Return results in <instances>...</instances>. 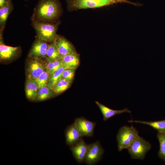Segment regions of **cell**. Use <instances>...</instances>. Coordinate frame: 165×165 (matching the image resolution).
<instances>
[{"label": "cell", "mask_w": 165, "mask_h": 165, "mask_svg": "<svg viewBox=\"0 0 165 165\" xmlns=\"http://www.w3.org/2000/svg\"><path fill=\"white\" fill-rule=\"evenodd\" d=\"M50 75L47 70L35 79L38 86V88L47 85Z\"/></svg>", "instance_id": "25"}, {"label": "cell", "mask_w": 165, "mask_h": 165, "mask_svg": "<svg viewBox=\"0 0 165 165\" xmlns=\"http://www.w3.org/2000/svg\"><path fill=\"white\" fill-rule=\"evenodd\" d=\"M75 69H65L63 72L60 79H64L72 82L73 80Z\"/></svg>", "instance_id": "26"}, {"label": "cell", "mask_w": 165, "mask_h": 165, "mask_svg": "<svg viewBox=\"0 0 165 165\" xmlns=\"http://www.w3.org/2000/svg\"><path fill=\"white\" fill-rule=\"evenodd\" d=\"M64 69L62 67L51 75L49 79L47 85L52 88L54 85L60 79L61 74Z\"/></svg>", "instance_id": "24"}, {"label": "cell", "mask_w": 165, "mask_h": 165, "mask_svg": "<svg viewBox=\"0 0 165 165\" xmlns=\"http://www.w3.org/2000/svg\"><path fill=\"white\" fill-rule=\"evenodd\" d=\"M46 63L47 71L50 75L62 67L61 58Z\"/></svg>", "instance_id": "23"}, {"label": "cell", "mask_w": 165, "mask_h": 165, "mask_svg": "<svg viewBox=\"0 0 165 165\" xmlns=\"http://www.w3.org/2000/svg\"><path fill=\"white\" fill-rule=\"evenodd\" d=\"M32 24L38 37L47 42L54 41L57 35V24L32 22Z\"/></svg>", "instance_id": "3"}, {"label": "cell", "mask_w": 165, "mask_h": 165, "mask_svg": "<svg viewBox=\"0 0 165 165\" xmlns=\"http://www.w3.org/2000/svg\"><path fill=\"white\" fill-rule=\"evenodd\" d=\"M54 42L61 58L69 53L76 52L72 45L61 35H57Z\"/></svg>", "instance_id": "10"}, {"label": "cell", "mask_w": 165, "mask_h": 165, "mask_svg": "<svg viewBox=\"0 0 165 165\" xmlns=\"http://www.w3.org/2000/svg\"><path fill=\"white\" fill-rule=\"evenodd\" d=\"M130 123H136L146 124L151 127L157 130L158 132H165V119L155 121H143L131 120L128 121Z\"/></svg>", "instance_id": "19"}, {"label": "cell", "mask_w": 165, "mask_h": 165, "mask_svg": "<svg viewBox=\"0 0 165 165\" xmlns=\"http://www.w3.org/2000/svg\"><path fill=\"white\" fill-rule=\"evenodd\" d=\"M74 123L82 137L93 136L95 122L89 121L83 117H80L76 118Z\"/></svg>", "instance_id": "9"}, {"label": "cell", "mask_w": 165, "mask_h": 165, "mask_svg": "<svg viewBox=\"0 0 165 165\" xmlns=\"http://www.w3.org/2000/svg\"><path fill=\"white\" fill-rule=\"evenodd\" d=\"M24 1H28V0H23Z\"/></svg>", "instance_id": "28"}, {"label": "cell", "mask_w": 165, "mask_h": 165, "mask_svg": "<svg viewBox=\"0 0 165 165\" xmlns=\"http://www.w3.org/2000/svg\"><path fill=\"white\" fill-rule=\"evenodd\" d=\"M61 58V57L58 50L54 41L49 46L46 58V62L54 61Z\"/></svg>", "instance_id": "20"}, {"label": "cell", "mask_w": 165, "mask_h": 165, "mask_svg": "<svg viewBox=\"0 0 165 165\" xmlns=\"http://www.w3.org/2000/svg\"><path fill=\"white\" fill-rule=\"evenodd\" d=\"M29 61L27 69L28 78L35 79L47 70L46 63L38 57H32Z\"/></svg>", "instance_id": "6"}, {"label": "cell", "mask_w": 165, "mask_h": 165, "mask_svg": "<svg viewBox=\"0 0 165 165\" xmlns=\"http://www.w3.org/2000/svg\"><path fill=\"white\" fill-rule=\"evenodd\" d=\"M47 42L37 37L32 45L29 56L30 57L46 59L49 46Z\"/></svg>", "instance_id": "8"}, {"label": "cell", "mask_w": 165, "mask_h": 165, "mask_svg": "<svg viewBox=\"0 0 165 165\" xmlns=\"http://www.w3.org/2000/svg\"><path fill=\"white\" fill-rule=\"evenodd\" d=\"M61 12L59 0H39L34 9L32 22L53 23Z\"/></svg>", "instance_id": "1"}, {"label": "cell", "mask_w": 165, "mask_h": 165, "mask_svg": "<svg viewBox=\"0 0 165 165\" xmlns=\"http://www.w3.org/2000/svg\"><path fill=\"white\" fill-rule=\"evenodd\" d=\"M104 149L98 141L89 144L84 162L88 165H93L101 160Z\"/></svg>", "instance_id": "7"}, {"label": "cell", "mask_w": 165, "mask_h": 165, "mask_svg": "<svg viewBox=\"0 0 165 165\" xmlns=\"http://www.w3.org/2000/svg\"><path fill=\"white\" fill-rule=\"evenodd\" d=\"M138 131L133 126H125L121 127L116 136L118 150L127 149L138 136Z\"/></svg>", "instance_id": "4"}, {"label": "cell", "mask_w": 165, "mask_h": 165, "mask_svg": "<svg viewBox=\"0 0 165 165\" xmlns=\"http://www.w3.org/2000/svg\"><path fill=\"white\" fill-rule=\"evenodd\" d=\"M71 83L66 80L60 79L54 85L52 88L57 95L67 89L70 86Z\"/></svg>", "instance_id": "22"}, {"label": "cell", "mask_w": 165, "mask_h": 165, "mask_svg": "<svg viewBox=\"0 0 165 165\" xmlns=\"http://www.w3.org/2000/svg\"><path fill=\"white\" fill-rule=\"evenodd\" d=\"M56 95H57L54 90L47 85L38 89L35 101H45Z\"/></svg>", "instance_id": "17"}, {"label": "cell", "mask_w": 165, "mask_h": 165, "mask_svg": "<svg viewBox=\"0 0 165 165\" xmlns=\"http://www.w3.org/2000/svg\"><path fill=\"white\" fill-rule=\"evenodd\" d=\"M151 147V145L148 141L138 136L127 149L131 158L143 160Z\"/></svg>", "instance_id": "5"}, {"label": "cell", "mask_w": 165, "mask_h": 165, "mask_svg": "<svg viewBox=\"0 0 165 165\" xmlns=\"http://www.w3.org/2000/svg\"><path fill=\"white\" fill-rule=\"evenodd\" d=\"M38 88V84L35 79L27 78L25 85V94L28 99L31 101L35 100Z\"/></svg>", "instance_id": "16"}, {"label": "cell", "mask_w": 165, "mask_h": 165, "mask_svg": "<svg viewBox=\"0 0 165 165\" xmlns=\"http://www.w3.org/2000/svg\"><path fill=\"white\" fill-rule=\"evenodd\" d=\"M9 0H0V8L6 5Z\"/></svg>", "instance_id": "27"}, {"label": "cell", "mask_w": 165, "mask_h": 165, "mask_svg": "<svg viewBox=\"0 0 165 165\" xmlns=\"http://www.w3.org/2000/svg\"><path fill=\"white\" fill-rule=\"evenodd\" d=\"M20 51L19 47H13L4 44L3 42L0 44V59L1 60H12L16 57Z\"/></svg>", "instance_id": "13"}, {"label": "cell", "mask_w": 165, "mask_h": 165, "mask_svg": "<svg viewBox=\"0 0 165 165\" xmlns=\"http://www.w3.org/2000/svg\"><path fill=\"white\" fill-rule=\"evenodd\" d=\"M13 9V5L11 0L0 8V29L2 31L5 28L7 18Z\"/></svg>", "instance_id": "18"}, {"label": "cell", "mask_w": 165, "mask_h": 165, "mask_svg": "<svg viewBox=\"0 0 165 165\" xmlns=\"http://www.w3.org/2000/svg\"><path fill=\"white\" fill-rule=\"evenodd\" d=\"M95 103L100 108L103 116V120L105 121L107 120L114 116L125 112L131 113V111L127 108L120 110H114L111 109L105 105L102 104L97 101Z\"/></svg>", "instance_id": "15"}, {"label": "cell", "mask_w": 165, "mask_h": 165, "mask_svg": "<svg viewBox=\"0 0 165 165\" xmlns=\"http://www.w3.org/2000/svg\"><path fill=\"white\" fill-rule=\"evenodd\" d=\"M67 9L69 11L81 9L96 8L106 6L118 3H127L135 6L142 4L128 0H65Z\"/></svg>", "instance_id": "2"}, {"label": "cell", "mask_w": 165, "mask_h": 165, "mask_svg": "<svg viewBox=\"0 0 165 165\" xmlns=\"http://www.w3.org/2000/svg\"><path fill=\"white\" fill-rule=\"evenodd\" d=\"M156 137L160 144V148L158 153V156L165 162V132H158Z\"/></svg>", "instance_id": "21"}, {"label": "cell", "mask_w": 165, "mask_h": 165, "mask_svg": "<svg viewBox=\"0 0 165 165\" xmlns=\"http://www.w3.org/2000/svg\"><path fill=\"white\" fill-rule=\"evenodd\" d=\"M65 133L66 143L70 146L75 145L82 138L74 123L68 127Z\"/></svg>", "instance_id": "12"}, {"label": "cell", "mask_w": 165, "mask_h": 165, "mask_svg": "<svg viewBox=\"0 0 165 165\" xmlns=\"http://www.w3.org/2000/svg\"><path fill=\"white\" fill-rule=\"evenodd\" d=\"M62 66L64 69H76L79 64V55L76 52L68 54L61 58Z\"/></svg>", "instance_id": "14"}, {"label": "cell", "mask_w": 165, "mask_h": 165, "mask_svg": "<svg viewBox=\"0 0 165 165\" xmlns=\"http://www.w3.org/2000/svg\"><path fill=\"white\" fill-rule=\"evenodd\" d=\"M89 145L85 142L82 138L75 145L70 146V149L76 161L79 163L84 161Z\"/></svg>", "instance_id": "11"}]
</instances>
